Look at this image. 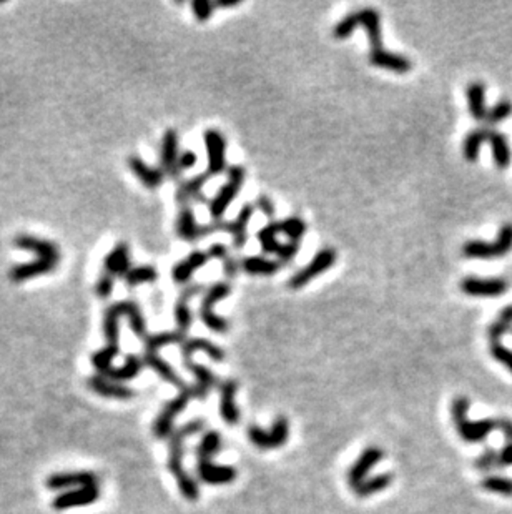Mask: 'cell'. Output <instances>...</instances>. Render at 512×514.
I'll list each match as a JSON object with an SVG mask.
<instances>
[{
  "label": "cell",
  "mask_w": 512,
  "mask_h": 514,
  "mask_svg": "<svg viewBox=\"0 0 512 514\" xmlns=\"http://www.w3.org/2000/svg\"><path fill=\"white\" fill-rule=\"evenodd\" d=\"M127 317L130 321L133 333L140 338H147V325H145L143 314H141L139 305L133 301H120L107 310L105 321H103V331H105L107 346L98 350L91 356V364L97 368L100 375L112 368V362L118 355V337H120V318Z\"/></svg>",
  "instance_id": "obj_1"
},
{
  "label": "cell",
  "mask_w": 512,
  "mask_h": 514,
  "mask_svg": "<svg viewBox=\"0 0 512 514\" xmlns=\"http://www.w3.org/2000/svg\"><path fill=\"white\" fill-rule=\"evenodd\" d=\"M203 428V421H190L186 425L180 426L178 429H175L172 436L168 439L170 445V456H168V470L172 471V475L177 479L178 488H180L182 495L186 497L188 501H197L200 496L198 484L195 483V479L183 470V445H185V439L191 436V434H197L200 429Z\"/></svg>",
  "instance_id": "obj_2"
},
{
  "label": "cell",
  "mask_w": 512,
  "mask_h": 514,
  "mask_svg": "<svg viewBox=\"0 0 512 514\" xmlns=\"http://www.w3.org/2000/svg\"><path fill=\"white\" fill-rule=\"evenodd\" d=\"M222 446V436L216 431H208L197 447L198 464L197 471L200 479L208 484H228L236 478V470L233 466H216L211 463V456L218 453Z\"/></svg>",
  "instance_id": "obj_3"
},
{
  "label": "cell",
  "mask_w": 512,
  "mask_h": 514,
  "mask_svg": "<svg viewBox=\"0 0 512 514\" xmlns=\"http://www.w3.org/2000/svg\"><path fill=\"white\" fill-rule=\"evenodd\" d=\"M469 400L466 396H457L452 401V421H454L459 436L468 443H479L491 431L497 429V420L469 421L468 420Z\"/></svg>",
  "instance_id": "obj_4"
},
{
  "label": "cell",
  "mask_w": 512,
  "mask_h": 514,
  "mask_svg": "<svg viewBox=\"0 0 512 514\" xmlns=\"http://www.w3.org/2000/svg\"><path fill=\"white\" fill-rule=\"evenodd\" d=\"M245 177H247V172H245V168L240 167V165H233V167L228 168L227 184L218 190V193L215 195L213 200L210 202V215L215 222H220L223 215L227 213L228 206L231 205V202L235 200L236 195L240 193Z\"/></svg>",
  "instance_id": "obj_5"
},
{
  "label": "cell",
  "mask_w": 512,
  "mask_h": 514,
  "mask_svg": "<svg viewBox=\"0 0 512 514\" xmlns=\"http://www.w3.org/2000/svg\"><path fill=\"white\" fill-rule=\"evenodd\" d=\"M230 285L224 283V281H220V283H215L213 287H210L205 292V296L202 300V306H200V318L205 325L210 328L211 331H216V333H227L230 325L224 318L218 317L213 312V306L220 301L224 300L228 295H230Z\"/></svg>",
  "instance_id": "obj_6"
},
{
  "label": "cell",
  "mask_w": 512,
  "mask_h": 514,
  "mask_svg": "<svg viewBox=\"0 0 512 514\" xmlns=\"http://www.w3.org/2000/svg\"><path fill=\"white\" fill-rule=\"evenodd\" d=\"M336 262V251L333 248H323L316 253V256L306 265L305 268L294 273L288 281V287L291 290H299L306 287L311 280H315L316 276H319L321 273L328 272Z\"/></svg>",
  "instance_id": "obj_7"
},
{
  "label": "cell",
  "mask_w": 512,
  "mask_h": 514,
  "mask_svg": "<svg viewBox=\"0 0 512 514\" xmlns=\"http://www.w3.org/2000/svg\"><path fill=\"white\" fill-rule=\"evenodd\" d=\"M290 434L288 420L285 416H278L274 421L272 431H265L258 426H249L248 428V438L253 445L260 447V450H274L280 447L286 443Z\"/></svg>",
  "instance_id": "obj_8"
},
{
  "label": "cell",
  "mask_w": 512,
  "mask_h": 514,
  "mask_svg": "<svg viewBox=\"0 0 512 514\" xmlns=\"http://www.w3.org/2000/svg\"><path fill=\"white\" fill-rule=\"evenodd\" d=\"M205 147L208 153V170L211 177L220 175L227 168V140L222 135V132L210 128L203 134Z\"/></svg>",
  "instance_id": "obj_9"
},
{
  "label": "cell",
  "mask_w": 512,
  "mask_h": 514,
  "mask_svg": "<svg viewBox=\"0 0 512 514\" xmlns=\"http://www.w3.org/2000/svg\"><path fill=\"white\" fill-rule=\"evenodd\" d=\"M509 288V283L504 278H477V276H466L461 281V290L469 296L496 298L504 295Z\"/></svg>",
  "instance_id": "obj_10"
},
{
  "label": "cell",
  "mask_w": 512,
  "mask_h": 514,
  "mask_svg": "<svg viewBox=\"0 0 512 514\" xmlns=\"http://www.w3.org/2000/svg\"><path fill=\"white\" fill-rule=\"evenodd\" d=\"M381 459H382V450H380V447H376V446L366 447L363 453H361L360 458L356 459V463L349 468V471H348L349 488L356 489L357 486H361V484L366 481L368 472L371 471V468L376 463H380Z\"/></svg>",
  "instance_id": "obj_11"
},
{
  "label": "cell",
  "mask_w": 512,
  "mask_h": 514,
  "mask_svg": "<svg viewBox=\"0 0 512 514\" xmlns=\"http://www.w3.org/2000/svg\"><path fill=\"white\" fill-rule=\"evenodd\" d=\"M100 497V489L97 484L94 486H83V488H77L72 489V491H67L58 495L55 499H53V509L57 511H64V509H70V508H77V506H87L95 503Z\"/></svg>",
  "instance_id": "obj_12"
},
{
  "label": "cell",
  "mask_w": 512,
  "mask_h": 514,
  "mask_svg": "<svg viewBox=\"0 0 512 514\" xmlns=\"http://www.w3.org/2000/svg\"><path fill=\"white\" fill-rule=\"evenodd\" d=\"M15 247L22 248V250H28L35 253L37 258L50 260V262H60V250L57 248L55 243H52L50 240H42L37 236L30 235H20L15 238Z\"/></svg>",
  "instance_id": "obj_13"
},
{
  "label": "cell",
  "mask_w": 512,
  "mask_h": 514,
  "mask_svg": "<svg viewBox=\"0 0 512 514\" xmlns=\"http://www.w3.org/2000/svg\"><path fill=\"white\" fill-rule=\"evenodd\" d=\"M97 484V476L90 471H73V472H57L47 479V488L50 489H65V488H83Z\"/></svg>",
  "instance_id": "obj_14"
},
{
  "label": "cell",
  "mask_w": 512,
  "mask_h": 514,
  "mask_svg": "<svg viewBox=\"0 0 512 514\" xmlns=\"http://www.w3.org/2000/svg\"><path fill=\"white\" fill-rule=\"evenodd\" d=\"M178 159H180V155H178V134L175 130L165 132L160 150L161 172L170 177H177V173H180Z\"/></svg>",
  "instance_id": "obj_15"
},
{
  "label": "cell",
  "mask_w": 512,
  "mask_h": 514,
  "mask_svg": "<svg viewBox=\"0 0 512 514\" xmlns=\"http://www.w3.org/2000/svg\"><path fill=\"white\" fill-rule=\"evenodd\" d=\"M369 62H371L374 67L391 70V72L396 73H406L413 69V64H411V60L407 57L399 55V53L394 52H388L385 48L369 52Z\"/></svg>",
  "instance_id": "obj_16"
},
{
  "label": "cell",
  "mask_w": 512,
  "mask_h": 514,
  "mask_svg": "<svg viewBox=\"0 0 512 514\" xmlns=\"http://www.w3.org/2000/svg\"><path fill=\"white\" fill-rule=\"evenodd\" d=\"M208 260H210L208 251H200V250L191 251L185 260H182L180 263H177L173 267V272H172L173 281L175 283H186V281H188L191 276L200 270V268L205 267V263L208 262Z\"/></svg>",
  "instance_id": "obj_17"
},
{
  "label": "cell",
  "mask_w": 512,
  "mask_h": 514,
  "mask_svg": "<svg viewBox=\"0 0 512 514\" xmlns=\"http://www.w3.org/2000/svg\"><path fill=\"white\" fill-rule=\"evenodd\" d=\"M105 273L115 276H125L130 272V251H128L127 243H118L112 248L110 253L105 256Z\"/></svg>",
  "instance_id": "obj_18"
},
{
  "label": "cell",
  "mask_w": 512,
  "mask_h": 514,
  "mask_svg": "<svg viewBox=\"0 0 512 514\" xmlns=\"http://www.w3.org/2000/svg\"><path fill=\"white\" fill-rule=\"evenodd\" d=\"M236 391H238L236 381H224V383L220 384V396H222V401H220V413H222V418L228 423V425H235V423H238L240 420L238 406L235 403Z\"/></svg>",
  "instance_id": "obj_19"
},
{
  "label": "cell",
  "mask_w": 512,
  "mask_h": 514,
  "mask_svg": "<svg viewBox=\"0 0 512 514\" xmlns=\"http://www.w3.org/2000/svg\"><path fill=\"white\" fill-rule=\"evenodd\" d=\"M55 267H57L55 262H50V260H44V258H37V260H33V262L15 265V267L8 272V276H10L12 281L19 283V281H25L28 278H33V276L45 275V273L53 272L55 270Z\"/></svg>",
  "instance_id": "obj_20"
},
{
  "label": "cell",
  "mask_w": 512,
  "mask_h": 514,
  "mask_svg": "<svg viewBox=\"0 0 512 514\" xmlns=\"http://www.w3.org/2000/svg\"><path fill=\"white\" fill-rule=\"evenodd\" d=\"M89 387L90 389H94L95 393H98V395L107 398H116V400H130V398L135 395L133 389L123 387V384L120 383H115V381L105 378L103 375L91 376L89 380Z\"/></svg>",
  "instance_id": "obj_21"
},
{
  "label": "cell",
  "mask_w": 512,
  "mask_h": 514,
  "mask_svg": "<svg viewBox=\"0 0 512 514\" xmlns=\"http://www.w3.org/2000/svg\"><path fill=\"white\" fill-rule=\"evenodd\" d=\"M360 15L361 27L368 32L369 44H371V51H381L382 48V32H381V17L380 12L374 9H361L357 10Z\"/></svg>",
  "instance_id": "obj_22"
},
{
  "label": "cell",
  "mask_w": 512,
  "mask_h": 514,
  "mask_svg": "<svg viewBox=\"0 0 512 514\" xmlns=\"http://www.w3.org/2000/svg\"><path fill=\"white\" fill-rule=\"evenodd\" d=\"M253 213H255V205L247 203V205L241 206L238 217L233 222H230V228H228V233L233 235V245L235 248H243L248 242V223L251 220Z\"/></svg>",
  "instance_id": "obj_23"
},
{
  "label": "cell",
  "mask_w": 512,
  "mask_h": 514,
  "mask_svg": "<svg viewBox=\"0 0 512 514\" xmlns=\"http://www.w3.org/2000/svg\"><path fill=\"white\" fill-rule=\"evenodd\" d=\"M128 165H130L132 172L135 173V177L143 184L147 188H157V186L161 185L164 181L165 173L161 172V168H153L150 165L145 163L140 157H130L128 160Z\"/></svg>",
  "instance_id": "obj_24"
},
{
  "label": "cell",
  "mask_w": 512,
  "mask_h": 514,
  "mask_svg": "<svg viewBox=\"0 0 512 514\" xmlns=\"http://www.w3.org/2000/svg\"><path fill=\"white\" fill-rule=\"evenodd\" d=\"M177 235L185 242H197L203 235V225H198L195 220L193 210L190 206H183L177 220Z\"/></svg>",
  "instance_id": "obj_25"
},
{
  "label": "cell",
  "mask_w": 512,
  "mask_h": 514,
  "mask_svg": "<svg viewBox=\"0 0 512 514\" xmlns=\"http://www.w3.org/2000/svg\"><path fill=\"white\" fill-rule=\"evenodd\" d=\"M198 292H202V287H198V285L185 290L183 295L180 296V300H178L177 305H175V321H177V330L185 335L191 326V323H193V313H191V310L188 306V300L191 296L198 295Z\"/></svg>",
  "instance_id": "obj_26"
},
{
  "label": "cell",
  "mask_w": 512,
  "mask_h": 514,
  "mask_svg": "<svg viewBox=\"0 0 512 514\" xmlns=\"http://www.w3.org/2000/svg\"><path fill=\"white\" fill-rule=\"evenodd\" d=\"M466 97H468L469 114L476 120H486L488 115V107H486V85L482 82H473L466 89Z\"/></svg>",
  "instance_id": "obj_27"
},
{
  "label": "cell",
  "mask_w": 512,
  "mask_h": 514,
  "mask_svg": "<svg viewBox=\"0 0 512 514\" xmlns=\"http://www.w3.org/2000/svg\"><path fill=\"white\" fill-rule=\"evenodd\" d=\"M210 177H211L210 173L203 172V173H198L197 177L190 178V180L183 181L177 190V202L186 203L188 200H195V198H200V202L206 200V198L202 197V188L205 186Z\"/></svg>",
  "instance_id": "obj_28"
},
{
  "label": "cell",
  "mask_w": 512,
  "mask_h": 514,
  "mask_svg": "<svg viewBox=\"0 0 512 514\" xmlns=\"http://www.w3.org/2000/svg\"><path fill=\"white\" fill-rule=\"evenodd\" d=\"M281 268L280 262H274V260H268L265 256H247V258L241 260V270H245L248 275H261V276H270L278 273Z\"/></svg>",
  "instance_id": "obj_29"
},
{
  "label": "cell",
  "mask_w": 512,
  "mask_h": 514,
  "mask_svg": "<svg viewBox=\"0 0 512 514\" xmlns=\"http://www.w3.org/2000/svg\"><path fill=\"white\" fill-rule=\"evenodd\" d=\"M489 143L491 148H493V157H494V163L497 165L499 168H507L511 165L512 160V150L509 147V142L501 132H494L491 130L489 134Z\"/></svg>",
  "instance_id": "obj_30"
},
{
  "label": "cell",
  "mask_w": 512,
  "mask_h": 514,
  "mask_svg": "<svg viewBox=\"0 0 512 514\" xmlns=\"http://www.w3.org/2000/svg\"><path fill=\"white\" fill-rule=\"evenodd\" d=\"M143 362L147 363L150 368H153V370H155L165 381H168V383L175 384V387L180 389L185 388V383H183L180 376H178V373H175L173 368L170 366L165 360H161L158 353H145Z\"/></svg>",
  "instance_id": "obj_31"
},
{
  "label": "cell",
  "mask_w": 512,
  "mask_h": 514,
  "mask_svg": "<svg viewBox=\"0 0 512 514\" xmlns=\"http://www.w3.org/2000/svg\"><path fill=\"white\" fill-rule=\"evenodd\" d=\"M141 366H143V362H141L139 356L130 355L127 358V362H125L123 366L110 368V370L103 373V376L108 380L115 381V383H118V381H127V380L135 378V376L141 371Z\"/></svg>",
  "instance_id": "obj_32"
},
{
  "label": "cell",
  "mask_w": 512,
  "mask_h": 514,
  "mask_svg": "<svg viewBox=\"0 0 512 514\" xmlns=\"http://www.w3.org/2000/svg\"><path fill=\"white\" fill-rule=\"evenodd\" d=\"M186 335L182 331H161V333L150 335L145 338V353H158L161 346L172 345V343H185Z\"/></svg>",
  "instance_id": "obj_33"
},
{
  "label": "cell",
  "mask_w": 512,
  "mask_h": 514,
  "mask_svg": "<svg viewBox=\"0 0 512 514\" xmlns=\"http://www.w3.org/2000/svg\"><path fill=\"white\" fill-rule=\"evenodd\" d=\"M491 130L489 128H476V130H471L468 135H466L464 143H463V153L464 159L468 161H476L477 157H479L481 152V145L484 143V140L489 139Z\"/></svg>",
  "instance_id": "obj_34"
},
{
  "label": "cell",
  "mask_w": 512,
  "mask_h": 514,
  "mask_svg": "<svg viewBox=\"0 0 512 514\" xmlns=\"http://www.w3.org/2000/svg\"><path fill=\"white\" fill-rule=\"evenodd\" d=\"M463 255L466 258H479V260H489L497 258L499 253L496 248V243L482 242V240H469L463 245Z\"/></svg>",
  "instance_id": "obj_35"
},
{
  "label": "cell",
  "mask_w": 512,
  "mask_h": 514,
  "mask_svg": "<svg viewBox=\"0 0 512 514\" xmlns=\"http://www.w3.org/2000/svg\"><path fill=\"white\" fill-rule=\"evenodd\" d=\"M278 233H281L280 223L278 222L268 223V225L258 231V242H260L265 253H273V255H276V253L280 251L281 243L278 242Z\"/></svg>",
  "instance_id": "obj_36"
},
{
  "label": "cell",
  "mask_w": 512,
  "mask_h": 514,
  "mask_svg": "<svg viewBox=\"0 0 512 514\" xmlns=\"http://www.w3.org/2000/svg\"><path fill=\"white\" fill-rule=\"evenodd\" d=\"M393 481V475H380L376 478L366 479L361 486L355 489L357 497H368L374 495V493H380L382 489H386Z\"/></svg>",
  "instance_id": "obj_37"
},
{
  "label": "cell",
  "mask_w": 512,
  "mask_h": 514,
  "mask_svg": "<svg viewBox=\"0 0 512 514\" xmlns=\"http://www.w3.org/2000/svg\"><path fill=\"white\" fill-rule=\"evenodd\" d=\"M158 273L153 267H135L130 268V272L125 275V280L130 287H139V285H145V283H153L157 280Z\"/></svg>",
  "instance_id": "obj_38"
},
{
  "label": "cell",
  "mask_w": 512,
  "mask_h": 514,
  "mask_svg": "<svg viewBox=\"0 0 512 514\" xmlns=\"http://www.w3.org/2000/svg\"><path fill=\"white\" fill-rule=\"evenodd\" d=\"M280 223V231L285 233L290 238V242H298L303 238V235L306 233V223L303 222L299 217H290L281 220Z\"/></svg>",
  "instance_id": "obj_39"
},
{
  "label": "cell",
  "mask_w": 512,
  "mask_h": 514,
  "mask_svg": "<svg viewBox=\"0 0 512 514\" xmlns=\"http://www.w3.org/2000/svg\"><path fill=\"white\" fill-rule=\"evenodd\" d=\"M357 27H361L360 15H357V12H351V14L344 15V17L333 27V37L338 40H344L348 39Z\"/></svg>",
  "instance_id": "obj_40"
},
{
  "label": "cell",
  "mask_w": 512,
  "mask_h": 514,
  "mask_svg": "<svg viewBox=\"0 0 512 514\" xmlns=\"http://www.w3.org/2000/svg\"><path fill=\"white\" fill-rule=\"evenodd\" d=\"M481 486L489 493H496L502 496H512V478H504V476H489L482 479Z\"/></svg>",
  "instance_id": "obj_41"
},
{
  "label": "cell",
  "mask_w": 512,
  "mask_h": 514,
  "mask_svg": "<svg viewBox=\"0 0 512 514\" xmlns=\"http://www.w3.org/2000/svg\"><path fill=\"white\" fill-rule=\"evenodd\" d=\"M512 114V102L509 100H499L496 105L491 107L488 110V115H486V122L489 125H496V123H501L502 120H506L509 115Z\"/></svg>",
  "instance_id": "obj_42"
},
{
  "label": "cell",
  "mask_w": 512,
  "mask_h": 514,
  "mask_svg": "<svg viewBox=\"0 0 512 514\" xmlns=\"http://www.w3.org/2000/svg\"><path fill=\"white\" fill-rule=\"evenodd\" d=\"M494 243H496L499 256H504L506 253H509L512 250V225L511 223H506V225L501 227L496 242Z\"/></svg>",
  "instance_id": "obj_43"
},
{
  "label": "cell",
  "mask_w": 512,
  "mask_h": 514,
  "mask_svg": "<svg viewBox=\"0 0 512 514\" xmlns=\"http://www.w3.org/2000/svg\"><path fill=\"white\" fill-rule=\"evenodd\" d=\"M476 468L479 471H491L494 468H499V453L493 447H488L486 453H482L479 458L476 459Z\"/></svg>",
  "instance_id": "obj_44"
},
{
  "label": "cell",
  "mask_w": 512,
  "mask_h": 514,
  "mask_svg": "<svg viewBox=\"0 0 512 514\" xmlns=\"http://www.w3.org/2000/svg\"><path fill=\"white\" fill-rule=\"evenodd\" d=\"M511 331H512V323L497 318V320H494L493 323H491V326L488 328V337L491 339V343H499V339L504 337V335L511 333Z\"/></svg>",
  "instance_id": "obj_45"
},
{
  "label": "cell",
  "mask_w": 512,
  "mask_h": 514,
  "mask_svg": "<svg viewBox=\"0 0 512 514\" xmlns=\"http://www.w3.org/2000/svg\"><path fill=\"white\" fill-rule=\"evenodd\" d=\"M191 9H193V14L197 20H200V22H206V20L211 17V14H213L215 2H211V0H193V2H191Z\"/></svg>",
  "instance_id": "obj_46"
},
{
  "label": "cell",
  "mask_w": 512,
  "mask_h": 514,
  "mask_svg": "<svg viewBox=\"0 0 512 514\" xmlns=\"http://www.w3.org/2000/svg\"><path fill=\"white\" fill-rule=\"evenodd\" d=\"M491 355L496 362L504 364L507 370L512 373V350L501 345V343H491Z\"/></svg>",
  "instance_id": "obj_47"
},
{
  "label": "cell",
  "mask_w": 512,
  "mask_h": 514,
  "mask_svg": "<svg viewBox=\"0 0 512 514\" xmlns=\"http://www.w3.org/2000/svg\"><path fill=\"white\" fill-rule=\"evenodd\" d=\"M299 251V243L298 242H286V243H281L280 247V251L276 253L278 255V262L280 263H290L293 262L294 256L298 255Z\"/></svg>",
  "instance_id": "obj_48"
},
{
  "label": "cell",
  "mask_w": 512,
  "mask_h": 514,
  "mask_svg": "<svg viewBox=\"0 0 512 514\" xmlns=\"http://www.w3.org/2000/svg\"><path fill=\"white\" fill-rule=\"evenodd\" d=\"M114 276L108 275V273H103L102 276H100V280L97 281V287H95V292H97L98 296L102 298H107L108 295L112 293V290H114Z\"/></svg>",
  "instance_id": "obj_49"
},
{
  "label": "cell",
  "mask_w": 512,
  "mask_h": 514,
  "mask_svg": "<svg viewBox=\"0 0 512 514\" xmlns=\"http://www.w3.org/2000/svg\"><path fill=\"white\" fill-rule=\"evenodd\" d=\"M255 206H258V210H260L265 217H268V218L274 217V205H273L272 198L266 197V195H260V197L256 198Z\"/></svg>",
  "instance_id": "obj_50"
},
{
  "label": "cell",
  "mask_w": 512,
  "mask_h": 514,
  "mask_svg": "<svg viewBox=\"0 0 512 514\" xmlns=\"http://www.w3.org/2000/svg\"><path fill=\"white\" fill-rule=\"evenodd\" d=\"M195 163H197V153L190 150L180 153V159H178V170H180V172L195 167Z\"/></svg>",
  "instance_id": "obj_51"
},
{
  "label": "cell",
  "mask_w": 512,
  "mask_h": 514,
  "mask_svg": "<svg viewBox=\"0 0 512 514\" xmlns=\"http://www.w3.org/2000/svg\"><path fill=\"white\" fill-rule=\"evenodd\" d=\"M208 255H210V258L227 260L228 258V248H227V245H223V243L211 245L210 250H208Z\"/></svg>",
  "instance_id": "obj_52"
},
{
  "label": "cell",
  "mask_w": 512,
  "mask_h": 514,
  "mask_svg": "<svg viewBox=\"0 0 512 514\" xmlns=\"http://www.w3.org/2000/svg\"><path fill=\"white\" fill-rule=\"evenodd\" d=\"M240 268H241V263L238 262V260L231 258V256H228V258L224 260V275H227L228 278H235Z\"/></svg>",
  "instance_id": "obj_53"
},
{
  "label": "cell",
  "mask_w": 512,
  "mask_h": 514,
  "mask_svg": "<svg viewBox=\"0 0 512 514\" xmlns=\"http://www.w3.org/2000/svg\"><path fill=\"white\" fill-rule=\"evenodd\" d=\"M512 464V443L506 445L499 451V468L502 466H511Z\"/></svg>",
  "instance_id": "obj_54"
},
{
  "label": "cell",
  "mask_w": 512,
  "mask_h": 514,
  "mask_svg": "<svg viewBox=\"0 0 512 514\" xmlns=\"http://www.w3.org/2000/svg\"><path fill=\"white\" fill-rule=\"evenodd\" d=\"M241 0H216L215 7H220V9H231V7L240 6Z\"/></svg>",
  "instance_id": "obj_55"
},
{
  "label": "cell",
  "mask_w": 512,
  "mask_h": 514,
  "mask_svg": "<svg viewBox=\"0 0 512 514\" xmlns=\"http://www.w3.org/2000/svg\"><path fill=\"white\" fill-rule=\"evenodd\" d=\"M499 318H501V320H504V321L512 323V305L506 306V308L502 310L501 313H499Z\"/></svg>",
  "instance_id": "obj_56"
}]
</instances>
